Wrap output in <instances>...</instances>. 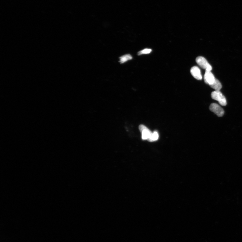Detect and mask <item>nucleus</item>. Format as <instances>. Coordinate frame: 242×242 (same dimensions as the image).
<instances>
[{"instance_id": "nucleus-1", "label": "nucleus", "mask_w": 242, "mask_h": 242, "mask_svg": "<svg viewBox=\"0 0 242 242\" xmlns=\"http://www.w3.org/2000/svg\"><path fill=\"white\" fill-rule=\"evenodd\" d=\"M211 97L214 100L219 102L220 104L221 105H226L227 101L225 97L222 94L220 90H215L212 92Z\"/></svg>"}, {"instance_id": "nucleus-2", "label": "nucleus", "mask_w": 242, "mask_h": 242, "mask_svg": "<svg viewBox=\"0 0 242 242\" xmlns=\"http://www.w3.org/2000/svg\"><path fill=\"white\" fill-rule=\"evenodd\" d=\"M196 61L200 67L204 69L206 71H211L212 69L210 64L204 57L202 56L197 57L196 58Z\"/></svg>"}, {"instance_id": "nucleus-3", "label": "nucleus", "mask_w": 242, "mask_h": 242, "mask_svg": "<svg viewBox=\"0 0 242 242\" xmlns=\"http://www.w3.org/2000/svg\"><path fill=\"white\" fill-rule=\"evenodd\" d=\"M139 129L142 134L143 140H148L152 135V132L143 125H140L139 126Z\"/></svg>"}, {"instance_id": "nucleus-4", "label": "nucleus", "mask_w": 242, "mask_h": 242, "mask_svg": "<svg viewBox=\"0 0 242 242\" xmlns=\"http://www.w3.org/2000/svg\"><path fill=\"white\" fill-rule=\"evenodd\" d=\"M209 109L219 117H222L223 116L224 114L223 109L217 104H211L209 106Z\"/></svg>"}, {"instance_id": "nucleus-5", "label": "nucleus", "mask_w": 242, "mask_h": 242, "mask_svg": "<svg viewBox=\"0 0 242 242\" xmlns=\"http://www.w3.org/2000/svg\"><path fill=\"white\" fill-rule=\"evenodd\" d=\"M205 83L211 86L214 83L216 79L210 71H206L204 76Z\"/></svg>"}, {"instance_id": "nucleus-6", "label": "nucleus", "mask_w": 242, "mask_h": 242, "mask_svg": "<svg viewBox=\"0 0 242 242\" xmlns=\"http://www.w3.org/2000/svg\"><path fill=\"white\" fill-rule=\"evenodd\" d=\"M191 74L194 78L198 80H201L202 79V75L200 69L197 66H193L191 68Z\"/></svg>"}, {"instance_id": "nucleus-7", "label": "nucleus", "mask_w": 242, "mask_h": 242, "mask_svg": "<svg viewBox=\"0 0 242 242\" xmlns=\"http://www.w3.org/2000/svg\"><path fill=\"white\" fill-rule=\"evenodd\" d=\"M119 58L120 63L121 64H122L132 59L133 57L129 54H127L121 56Z\"/></svg>"}, {"instance_id": "nucleus-8", "label": "nucleus", "mask_w": 242, "mask_h": 242, "mask_svg": "<svg viewBox=\"0 0 242 242\" xmlns=\"http://www.w3.org/2000/svg\"><path fill=\"white\" fill-rule=\"evenodd\" d=\"M211 88L215 89V90H220L222 88V84L220 81L216 79L214 83L212 85L210 86Z\"/></svg>"}, {"instance_id": "nucleus-9", "label": "nucleus", "mask_w": 242, "mask_h": 242, "mask_svg": "<svg viewBox=\"0 0 242 242\" xmlns=\"http://www.w3.org/2000/svg\"><path fill=\"white\" fill-rule=\"evenodd\" d=\"M159 138V135L158 133L156 131H154L152 133L151 137L148 141L150 142H153L156 141Z\"/></svg>"}, {"instance_id": "nucleus-10", "label": "nucleus", "mask_w": 242, "mask_h": 242, "mask_svg": "<svg viewBox=\"0 0 242 242\" xmlns=\"http://www.w3.org/2000/svg\"><path fill=\"white\" fill-rule=\"evenodd\" d=\"M152 51V49H145L138 52V55H141L143 54H150Z\"/></svg>"}]
</instances>
